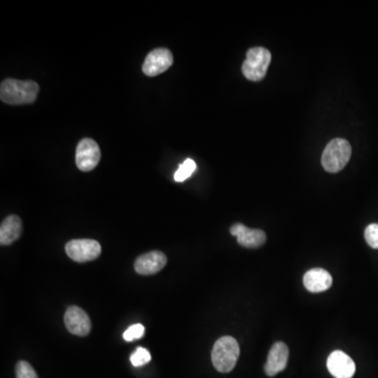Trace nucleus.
I'll return each mask as SVG.
<instances>
[{"label":"nucleus","instance_id":"obj_1","mask_svg":"<svg viewBox=\"0 0 378 378\" xmlns=\"http://www.w3.org/2000/svg\"><path fill=\"white\" fill-rule=\"evenodd\" d=\"M38 93L39 85L31 80L8 78L2 81L0 87V99L6 104H30L36 100Z\"/></svg>","mask_w":378,"mask_h":378},{"label":"nucleus","instance_id":"obj_2","mask_svg":"<svg viewBox=\"0 0 378 378\" xmlns=\"http://www.w3.org/2000/svg\"><path fill=\"white\" fill-rule=\"evenodd\" d=\"M240 356V347L233 336H223L214 343L212 352V365L221 373L233 370Z\"/></svg>","mask_w":378,"mask_h":378},{"label":"nucleus","instance_id":"obj_3","mask_svg":"<svg viewBox=\"0 0 378 378\" xmlns=\"http://www.w3.org/2000/svg\"><path fill=\"white\" fill-rule=\"evenodd\" d=\"M352 148L345 139H333L326 146L322 156V165L328 173H339L345 169L351 158Z\"/></svg>","mask_w":378,"mask_h":378},{"label":"nucleus","instance_id":"obj_4","mask_svg":"<svg viewBox=\"0 0 378 378\" xmlns=\"http://www.w3.org/2000/svg\"><path fill=\"white\" fill-rule=\"evenodd\" d=\"M272 62V54L265 47H252L247 51L246 60L242 66L243 75L248 80L261 81L267 74Z\"/></svg>","mask_w":378,"mask_h":378},{"label":"nucleus","instance_id":"obj_5","mask_svg":"<svg viewBox=\"0 0 378 378\" xmlns=\"http://www.w3.org/2000/svg\"><path fill=\"white\" fill-rule=\"evenodd\" d=\"M66 252L73 261L85 263L99 257L101 255V245L91 238L72 240L66 245Z\"/></svg>","mask_w":378,"mask_h":378},{"label":"nucleus","instance_id":"obj_6","mask_svg":"<svg viewBox=\"0 0 378 378\" xmlns=\"http://www.w3.org/2000/svg\"><path fill=\"white\" fill-rule=\"evenodd\" d=\"M173 63V56L169 49L160 47L154 49L146 56L142 71L150 77L158 76L169 70Z\"/></svg>","mask_w":378,"mask_h":378},{"label":"nucleus","instance_id":"obj_7","mask_svg":"<svg viewBox=\"0 0 378 378\" xmlns=\"http://www.w3.org/2000/svg\"><path fill=\"white\" fill-rule=\"evenodd\" d=\"M100 158V148L96 141L85 138L79 142L76 150V165L81 171H93Z\"/></svg>","mask_w":378,"mask_h":378},{"label":"nucleus","instance_id":"obj_8","mask_svg":"<svg viewBox=\"0 0 378 378\" xmlns=\"http://www.w3.org/2000/svg\"><path fill=\"white\" fill-rule=\"evenodd\" d=\"M64 323L66 329L72 334L87 336L91 332V319L87 313L79 307L72 306L66 310L64 315Z\"/></svg>","mask_w":378,"mask_h":378},{"label":"nucleus","instance_id":"obj_9","mask_svg":"<svg viewBox=\"0 0 378 378\" xmlns=\"http://www.w3.org/2000/svg\"><path fill=\"white\" fill-rule=\"evenodd\" d=\"M327 368L335 378H352L355 374L356 367L353 360L345 352L333 351L327 360Z\"/></svg>","mask_w":378,"mask_h":378},{"label":"nucleus","instance_id":"obj_10","mask_svg":"<svg viewBox=\"0 0 378 378\" xmlns=\"http://www.w3.org/2000/svg\"><path fill=\"white\" fill-rule=\"evenodd\" d=\"M167 263V257L161 251H150L140 255L135 262V270L141 276H150L162 270Z\"/></svg>","mask_w":378,"mask_h":378},{"label":"nucleus","instance_id":"obj_11","mask_svg":"<svg viewBox=\"0 0 378 378\" xmlns=\"http://www.w3.org/2000/svg\"><path fill=\"white\" fill-rule=\"evenodd\" d=\"M231 233L236 236L238 244L245 248H257L266 242V235L263 231L248 228L240 223H236L231 226Z\"/></svg>","mask_w":378,"mask_h":378},{"label":"nucleus","instance_id":"obj_12","mask_svg":"<svg viewBox=\"0 0 378 378\" xmlns=\"http://www.w3.org/2000/svg\"><path fill=\"white\" fill-rule=\"evenodd\" d=\"M289 358V349L286 343L278 341L272 346L268 354L265 365V372L268 377H276L278 373L285 370Z\"/></svg>","mask_w":378,"mask_h":378},{"label":"nucleus","instance_id":"obj_13","mask_svg":"<svg viewBox=\"0 0 378 378\" xmlns=\"http://www.w3.org/2000/svg\"><path fill=\"white\" fill-rule=\"evenodd\" d=\"M332 283V276L323 268H313L304 276L305 288L312 293L326 291L329 289Z\"/></svg>","mask_w":378,"mask_h":378},{"label":"nucleus","instance_id":"obj_14","mask_svg":"<svg viewBox=\"0 0 378 378\" xmlns=\"http://www.w3.org/2000/svg\"><path fill=\"white\" fill-rule=\"evenodd\" d=\"M23 231V223L19 217L12 214L2 221L0 226V244L11 245L18 240Z\"/></svg>","mask_w":378,"mask_h":378},{"label":"nucleus","instance_id":"obj_15","mask_svg":"<svg viewBox=\"0 0 378 378\" xmlns=\"http://www.w3.org/2000/svg\"><path fill=\"white\" fill-rule=\"evenodd\" d=\"M197 169V164L193 159H186L181 165H180L179 169L176 171L175 181L176 182H184L188 180L189 177H191L193 173Z\"/></svg>","mask_w":378,"mask_h":378},{"label":"nucleus","instance_id":"obj_16","mask_svg":"<svg viewBox=\"0 0 378 378\" xmlns=\"http://www.w3.org/2000/svg\"><path fill=\"white\" fill-rule=\"evenodd\" d=\"M152 360V356H150V352L148 350H146L145 348H138L134 353L130 355V362H132L133 366L134 367H142L144 365L148 364Z\"/></svg>","mask_w":378,"mask_h":378},{"label":"nucleus","instance_id":"obj_17","mask_svg":"<svg viewBox=\"0 0 378 378\" xmlns=\"http://www.w3.org/2000/svg\"><path fill=\"white\" fill-rule=\"evenodd\" d=\"M16 378H38V375L29 362L21 360L16 365Z\"/></svg>","mask_w":378,"mask_h":378},{"label":"nucleus","instance_id":"obj_18","mask_svg":"<svg viewBox=\"0 0 378 378\" xmlns=\"http://www.w3.org/2000/svg\"><path fill=\"white\" fill-rule=\"evenodd\" d=\"M144 332H145V328H144L143 325L135 324L123 333L124 341H133L135 339H141L144 335Z\"/></svg>","mask_w":378,"mask_h":378},{"label":"nucleus","instance_id":"obj_19","mask_svg":"<svg viewBox=\"0 0 378 378\" xmlns=\"http://www.w3.org/2000/svg\"><path fill=\"white\" fill-rule=\"evenodd\" d=\"M365 238L369 246L378 249V224H370L365 231Z\"/></svg>","mask_w":378,"mask_h":378}]
</instances>
